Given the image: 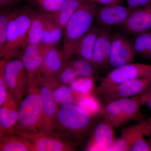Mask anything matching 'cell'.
<instances>
[{"label":"cell","instance_id":"1","mask_svg":"<svg viewBox=\"0 0 151 151\" xmlns=\"http://www.w3.org/2000/svg\"><path fill=\"white\" fill-rule=\"evenodd\" d=\"M97 116L75 104L62 105L55 119L54 134L79 145L92 132Z\"/></svg>","mask_w":151,"mask_h":151},{"label":"cell","instance_id":"2","mask_svg":"<svg viewBox=\"0 0 151 151\" xmlns=\"http://www.w3.org/2000/svg\"><path fill=\"white\" fill-rule=\"evenodd\" d=\"M98 9L97 4L86 0L67 22L62 51L68 59L70 60L76 43L93 26Z\"/></svg>","mask_w":151,"mask_h":151},{"label":"cell","instance_id":"3","mask_svg":"<svg viewBox=\"0 0 151 151\" xmlns=\"http://www.w3.org/2000/svg\"><path fill=\"white\" fill-rule=\"evenodd\" d=\"M40 84L37 80L27 81L25 96L20 103L16 130L27 132L40 131L43 115V100Z\"/></svg>","mask_w":151,"mask_h":151},{"label":"cell","instance_id":"4","mask_svg":"<svg viewBox=\"0 0 151 151\" xmlns=\"http://www.w3.org/2000/svg\"><path fill=\"white\" fill-rule=\"evenodd\" d=\"M34 12L29 9L17 11L9 24L5 45L0 53L1 58L8 61L15 56L19 50L27 45L28 32Z\"/></svg>","mask_w":151,"mask_h":151},{"label":"cell","instance_id":"5","mask_svg":"<svg viewBox=\"0 0 151 151\" xmlns=\"http://www.w3.org/2000/svg\"><path fill=\"white\" fill-rule=\"evenodd\" d=\"M151 82V76L136 78L105 87H97L96 94L103 104L140 95Z\"/></svg>","mask_w":151,"mask_h":151},{"label":"cell","instance_id":"6","mask_svg":"<svg viewBox=\"0 0 151 151\" xmlns=\"http://www.w3.org/2000/svg\"><path fill=\"white\" fill-rule=\"evenodd\" d=\"M15 134L29 141L33 151H72L76 150V145L70 141L56 135L42 131L27 132L16 130Z\"/></svg>","mask_w":151,"mask_h":151},{"label":"cell","instance_id":"7","mask_svg":"<svg viewBox=\"0 0 151 151\" xmlns=\"http://www.w3.org/2000/svg\"><path fill=\"white\" fill-rule=\"evenodd\" d=\"M4 73L9 92L20 101L22 100L27 88L26 71L20 59L5 61Z\"/></svg>","mask_w":151,"mask_h":151},{"label":"cell","instance_id":"8","mask_svg":"<svg viewBox=\"0 0 151 151\" xmlns=\"http://www.w3.org/2000/svg\"><path fill=\"white\" fill-rule=\"evenodd\" d=\"M150 76L151 65L132 63L116 68L109 72L102 79L98 87H107L128 80Z\"/></svg>","mask_w":151,"mask_h":151},{"label":"cell","instance_id":"9","mask_svg":"<svg viewBox=\"0 0 151 151\" xmlns=\"http://www.w3.org/2000/svg\"><path fill=\"white\" fill-rule=\"evenodd\" d=\"M51 47L42 43L37 45H27L20 59L24 66L27 80H37L40 82L43 80L42 67L45 55Z\"/></svg>","mask_w":151,"mask_h":151},{"label":"cell","instance_id":"10","mask_svg":"<svg viewBox=\"0 0 151 151\" xmlns=\"http://www.w3.org/2000/svg\"><path fill=\"white\" fill-rule=\"evenodd\" d=\"M54 81L43 79L40 84L43 100V115L40 131L54 134L55 124L58 112V103L52 96V89ZM55 135V134H54Z\"/></svg>","mask_w":151,"mask_h":151},{"label":"cell","instance_id":"11","mask_svg":"<svg viewBox=\"0 0 151 151\" xmlns=\"http://www.w3.org/2000/svg\"><path fill=\"white\" fill-rule=\"evenodd\" d=\"M146 121L127 127L122 131L118 139L124 151H151V144L145 136Z\"/></svg>","mask_w":151,"mask_h":151},{"label":"cell","instance_id":"12","mask_svg":"<svg viewBox=\"0 0 151 151\" xmlns=\"http://www.w3.org/2000/svg\"><path fill=\"white\" fill-rule=\"evenodd\" d=\"M112 36L110 28L100 27L92 54V64L95 70H105L110 65Z\"/></svg>","mask_w":151,"mask_h":151},{"label":"cell","instance_id":"13","mask_svg":"<svg viewBox=\"0 0 151 151\" xmlns=\"http://www.w3.org/2000/svg\"><path fill=\"white\" fill-rule=\"evenodd\" d=\"M114 129L103 120L96 123L90 134L85 150L108 151L116 139Z\"/></svg>","mask_w":151,"mask_h":151},{"label":"cell","instance_id":"14","mask_svg":"<svg viewBox=\"0 0 151 151\" xmlns=\"http://www.w3.org/2000/svg\"><path fill=\"white\" fill-rule=\"evenodd\" d=\"M20 101L13 94L9 95L0 108V139L15 134L19 119Z\"/></svg>","mask_w":151,"mask_h":151},{"label":"cell","instance_id":"15","mask_svg":"<svg viewBox=\"0 0 151 151\" xmlns=\"http://www.w3.org/2000/svg\"><path fill=\"white\" fill-rule=\"evenodd\" d=\"M132 12L128 6L121 4L104 5L98 9L95 21L101 27L123 25Z\"/></svg>","mask_w":151,"mask_h":151},{"label":"cell","instance_id":"16","mask_svg":"<svg viewBox=\"0 0 151 151\" xmlns=\"http://www.w3.org/2000/svg\"><path fill=\"white\" fill-rule=\"evenodd\" d=\"M126 32L138 35L151 29V4L133 11L122 25Z\"/></svg>","mask_w":151,"mask_h":151},{"label":"cell","instance_id":"17","mask_svg":"<svg viewBox=\"0 0 151 151\" xmlns=\"http://www.w3.org/2000/svg\"><path fill=\"white\" fill-rule=\"evenodd\" d=\"M70 60L65 56L62 51H60L54 46L50 47L44 58L42 67L43 78H56L60 71Z\"/></svg>","mask_w":151,"mask_h":151},{"label":"cell","instance_id":"18","mask_svg":"<svg viewBox=\"0 0 151 151\" xmlns=\"http://www.w3.org/2000/svg\"><path fill=\"white\" fill-rule=\"evenodd\" d=\"M100 28L98 25L92 26L76 43L73 54L78 58L85 60L92 63L93 49Z\"/></svg>","mask_w":151,"mask_h":151},{"label":"cell","instance_id":"19","mask_svg":"<svg viewBox=\"0 0 151 151\" xmlns=\"http://www.w3.org/2000/svg\"><path fill=\"white\" fill-rule=\"evenodd\" d=\"M47 15L41 12H34L28 32L27 45L41 43Z\"/></svg>","mask_w":151,"mask_h":151},{"label":"cell","instance_id":"20","mask_svg":"<svg viewBox=\"0 0 151 151\" xmlns=\"http://www.w3.org/2000/svg\"><path fill=\"white\" fill-rule=\"evenodd\" d=\"M142 105L140 95L124 99L121 117L122 126L131 121L140 120Z\"/></svg>","mask_w":151,"mask_h":151},{"label":"cell","instance_id":"21","mask_svg":"<svg viewBox=\"0 0 151 151\" xmlns=\"http://www.w3.org/2000/svg\"><path fill=\"white\" fill-rule=\"evenodd\" d=\"M123 99L115 100L103 104L100 116L103 120L115 129L122 126L121 116Z\"/></svg>","mask_w":151,"mask_h":151},{"label":"cell","instance_id":"22","mask_svg":"<svg viewBox=\"0 0 151 151\" xmlns=\"http://www.w3.org/2000/svg\"><path fill=\"white\" fill-rule=\"evenodd\" d=\"M64 28L55 21L51 14H47L41 43L54 46L62 38Z\"/></svg>","mask_w":151,"mask_h":151},{"label":"cell","instance_id":"23","mask_svg":"<svg viewBox=\"0 0 151 151\" xmlns=\"http://www.w3.org/2000/svg\"><path fill=\"white\" fill-rule=\"evenodd\" d=\"M0 141L1 151H33L30 142L16 134L8 135Z\"/></svg>","mask_w":151,"mask_h":151},{"label":"cell","instance_id":"24","mask_svg":"<svg viewBox=\"0 0 151 151\" xmlns=\"http://www.w3.org/2000/svg\"><path fill=\"white\" fill-rule=\"evenodd\" d=\"M86 0H65L57 12L51 14L52 18L63 28Z\"/></svg>","mask_w":151,"mask_h":151},{"label":"cell","instance_id":"25","mask_svg":"<svg viewBox=\"0 0 151 151\" xmlns=\"http://www.w3.org/2000/svg\"><path fill=\"white\" fill-rule=\"evenodd\" d=\"M52 93L56 103L62 105H76L78 97L80 95L74 92L70 86L60 84L52 88Z\"/></svg>","mask_w":151,"mask_h":151},{"label":"cell","instance_id":"26","mask_svg":"<svg viewBox=\"0 0 151 151\" xmlns=\"http://www.w3.org/2000/svg\"><path fill=\"white\" fill-rule=\"evenodd\" d=\"M76 105L94 116H100L103 103L97 95L93 93L80 95Z\"/></svg>","mask_w":151,"mask_h":151},{"label":"cell","instance_id":"27","mask_svg":"<svg viewBox=\"0 0 151 151\" xmlns=\"http://www.w3.org/2000/svg\"><path fill=\"white\" fill-rule=\"evenodd\" d=\"M125 37L119 33L113 34L109 63L112 67L116 68L126 65L119 56V49Z\"/></svg>","mask_w":151,"mask_h":151},{"label":"cell","instance_id":"28","mask_svg":"<svg viewBox=\"0 0 151 151\" xmlns=\"http://www.w3.org/2000/svg\"><path fill=\"white\" fill-rule=\"evenodd\" d=\"M70 86L74 92L79 95L93 93L94 89L93 77L78 76Z\"/></svg>","mask_w":151,"mask_h":151},{"label":"cell","instance_id":"29","mask_svg":"<svg viewBox=\"0 0 151 151\" xmlns=\"http://www.w3.org/2000/svg\"><path fill=\"white\" fill-rule=\"evenodd\" d=\"M17 11L4 10L0 14V53L5 45L6 37L9 24Z\"/></svg>","mask_w":151,"mask_h":151},{"label":"cell","instance_id":"30","mask_svg":"<svg viewBox=\"0 0 151 151\" xmlns=\"http://www.w3.org/2000/svg\"><path fill=\"white\" fill-rule=\"evenodd\" d=\"M70 63L78 76L93 77L95 70L91 63L79 58L70 60Z\"/></svg>","mask_w":151,"mask_h":151},{"label":"cell","instance_id":"31","mask_svg":"<svg viewBox=\"0 0 151 151\" xmlns=\"http://www.w3.org/2000/svg\"><path fill=\"white\" fill-rule=\"evenodd\" d=\"M70 60L57 76V79L60 84L70 85L78 77L75 70L71 66Z\"/></svg>","mask_w":151,"mask_h":151},{"label":"cell","instance_id":"32","mask_svg":"<svg viewBox=\"0 0 151 151\" xmlns=\"http://www.w3.org/2000/svg\"><path fill=\"white\" fill-rule=\"evenodd\" d=\"M119 56L126 64L134 61L136 55L133 44L127 38L124 37L119 49Z\"/></svg>","mask_w":151,"mask_h":151},{"label":"cell","instance_id":"33","mask_svg":"<svg viewBox=\"0 0 151 151\" xmlns=\"http://www.w3.org/2000/svg\"><path fill=\"white\" fill-rule=\"evenodd\" d=\"M41 8L45 12L53 14L57 12L64 2L65 0H36Z\"/></svg>","mask_w":151,"mask_h":151},{"label":"cell","instance_id":"34","mask_svg":"<svg viewBox=\"0 0 151 151\" xmlns=\"http://www.w3.org/2000/svg\"><path fill=\"white\" fill-rule=\"evenodd\" d=\"M5 60L1 59L0 62V107L3 105L8 98L9 92L4 73Z\"/></svg>","mask_w":151,"mask_h":151},{"label":"cell","instance_id":"35","mask_svg":"<svg viewBox=\"0 0 151 151\" xmlns=\"http://www.w3.org/2000/svg\"><path fill=\"white\" fill-rule=\"evenodd\" d=\"M97 4L104 5H113L121 4L124 0H89Z\"/></svg>","mask_w":151,"mask_h":151},{"label":"cell","instance_id":"36","mask_svg":"<svg viewBox=\"0 0 151 151\" xmlns=\"http://www.w3.org/2000/svg\"><path fill=\"white\" fill-rule=\"evenodd\" d=\"M146 47L147 50V58L151 59V31L146 32Z\"/></svg>","mask_w":151,"mask_h":151},{"label":"cell","instance_id":"37","mask_svg":"<svg viewBox=\"0 0 151 151\" xmlns=\"http://www.w3.org/2000/svg\"><path fill=\"white\" fill-rule=\"evenodd\" d=\"M141 104L145 105V103L149 99L151 98V82L146 91L143 94L140 95Z\"/></svg>","mask_w":151,"mask_h":151},{"label":"cell","instance_id":"38","mask_svg":"<svg viewBox=\"0 0 151 151\" xmlns=\"http://www.w3.org/2000/svg\"><path fill=\"white\" fill-rule=\"evenodd\" d=\"M127 6L132 11L141 8L139 0H126Z\"/></svg>","mask_w":151,"mask_h":151},{"label":"cell","instance_id":"39","mask_svg":"<svg viewBox=\"0 0 151 151\" xmlns=\"http://www.w3.org/2000/svg\"><path fill=\"white\" fill-rule=\"evenodd\" d=\"M145 131L146 135L151 134V117L146 121Z\"/></svg>","mask_w":151,"mask_h":151},{"label":"cell","instance_id":"40","mask_svg":"<svg viewBox=\"0 0 151 151\" xmlns=\"http://www.w3.org/2000/svg\"><path fill=\"white\" fill-rule=\"evenodd\" d=\"M19 0H0V5L2 7L7 6L14 4Z\"/></svg>","mask_w":151,"mask_h":151},{"label":"cell","instance_id":"41","mask_svg":"<svg viewBox=\"0 0 151 151\" xmlns=\"http://www.w3.org/2000/svg\"><path fill=\"white\" fill-rule=\"evenodd\" d=\"M141 8L144 7L151 4V0H139Z\"/></svg>","mask_w":151,"mask_h":151},{"label":"cell","instance_id":"42","mask_svg":"<svg viewBox=\"0 0 151 151\" xmlns=\"http://www.w3.org/2000/svg\"><path fill=\"white\" fill-rule=\"evenodd\" d=\"M145 105H147V107L151 110V98L148 100L145 103Z\"/></svg>","mask_w":151,"mask_h":151}]
</instances>
